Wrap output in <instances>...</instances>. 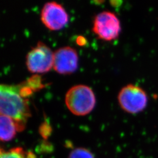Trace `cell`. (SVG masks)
Wrapping results in <instances>:
<instances>
[{
	"label": "cell",
	"instance_id": "cell-1",
	"mask_svg": "<svg viewBox=\"0 0 158 158\" xmlns=\"http://www.w3.org/2000/svg\"><path fill=\"white\" fill-rule=\"evenodd\" d=\"M0 112L14 120L19 132L25 129L31 111L28 100L20 94L18 85H1Z\"/></svg>",
	"mask_w": 158,
	"mask_h": 158
},
{
	"label": "cell",
	"instance_id": "cell-2",
	"mask_svg": "<svg viewBox=\"0 0 158 158\" xmlns=\"http://www.w3.org/2000/svg\"><path fill=\"white\" fill-rule=\"evenodd\" d=\"M66 105L76 115L83 116L91 113L96 105V97L90 87L79 85L71 87L65 96Z\"/></svg>",
	"mask_w": 158,
	"mask_h": 158
},
{
	"label": "cell",
	"instance_id": "cell-3",
	"mask_svg": "<svg viewBox=\"0 0 158 158\" xmlns=\"http://www.w3.org/2000/svg\"><path fill=\"white\" fill-rule=\"evenodd\" d=\"M118 101L119 106L125 112L136 114L146 109L149 97L143 89L137 85L129 84L119 91Z\"/></svg>",
	"mask_w": 158,
	"mask_h": 158
},
{
	"label": "cell",
	"instance_id": "cell-4",
	"mask_svg": "<svg viewBox=\"0 0 158 158\" xmlns=\"http://www.w3.org/2000/svg\"><path fill=\"white\" fill-rule=\"evenodd\" d=\"M53 56L54 53L49 47L44 42H38L27 55V67L34 73L48 72L53 66Z\"/></svg>",
	"mask_w": 158,
	"mask_h": 158
},
{
	"label": "cell",
	"instance_id": "cell-5",
	"mask_svg": "<svg viewBox=\"0 0 158 158\" xmlns=\"http://www.w3.org/2000/svg\"><path fill=\"white\" fill-rule=\"evenodd\" d=\"M93 31L101 40L106 41L115 40L121 31L120 21L112 12H100L94 18Z\"/></svg>",
	"mask_w": 158,
	"mask_h": 158
},
{
	"label": "cell",
	"instance_id": "cell-6",
	"mask_svg": "<svg viewBox=\"0 0 158 158\" xmlns=\"http://www.w3.org/2000/svg\"><path fill=\"white\" fill-rule=\"evenodd\" d=\"M40 19L46 27L57 31L66 26L69 21L68 13L63 6L55 1L46 3L42 9Z\"/></svg>",
	"mask_w": 158,
	"mask_h": 158
},
{
	"label": "cell",
	"instance_id": "cell-7",
	"mask_svg": "<svg viewBox=\"0 0 158 158\" xmlns=\"http://www.w3.org/2000/svg\"><path fill=\"white\" fill-rule=\"evenodd\" d=\"M78 62L76 51L72 47L64 46L54 52L53 68L58 73L69 74L77 70Z\"/></svg>",
	"mask_w": 158,
	"mask_h": 158
},
{
	"label": "cell",
	"instance_id": "cell-8",
	"mask_svg": "<svg viewBox=\"0 0 158 158\" xmlns=\"http://www.w3.org/2000/svg\"><path fill=\"white\" fill-rule=\"evenodd\" d=\"M19 132L16 123L11 118L1 114L0 116V138L2 142L11 141Z\"/></svg>",
	"mask_w": 158,
	"mask_h": 158
},
{
	"label": "cell",
	"instance_id": "cell-9",
	"mask_svg": "<svg viewBox=\"0 0 158 158\" xmlns=\"http://www.w3.org/2000/svg\"><path fill=\"white\" fill-rule=\"evenodd\" d=\"M1 158H36L31 152H26L23 148L17 147L8 151L1 150Z\"/></svg>",
	"mask_w": 158,
	"mask_h": 158
},
{
	"label": "cell",
	"instance_id": "cell-10",
	"mask_svg": "<svg viewBox=\"0 0 158 158\" xmlns=\"http://www.w3.org/2000/svg\"><path fill=\"white\" fill-rule=\"evenodd\" d=\"M68 158H94V156L85 148H77L70 152Z\"/></svg>",
	"mask_w": 158,
	"mask_h": 158
},
{
	"label": "cell",
	"instance_id": "cell-11",
	"mask_svg": "<svg viewBox=\"0 0 158 158\" xmlns=\"http://www.w3.org/2000/svg\"><path fill=\"white\" fill-rule=\"evenodd\" d=\"M85 38L84 37H81L80 36L78 37L77 40V43L79 44V45H84L85 44Z\"/></svg>",
	"mask_w": 158,
	"mask_h": 158
}]
</instances>
